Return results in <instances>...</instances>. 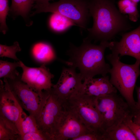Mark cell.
Returning <instances> with one entry per match:
<instances>
[{"instance_id":"19","label":"cell","mask_w":140,"mask_h":140,"mask_svg":"<svg viewBox=\"0 0 140 140\" xmlns=\"http://www.w3.org/2000/svg\"><path fill=\"white\" fill-rule=\"evenodd\" d=\"M18 67H20L19 61L12 62L0 60V78H8L11 81L17 80L19 74L16 69Z\"/></svg>"},{"instance_id":"16","label":"cell","mask_w":140,"mask_h":140,"mask_svg":"<svg viewBox=\"0 0 140 140\" xmlns=\"http://www.w3.org/2000/svg\"><path fill=\"white\" fill-rule=\"evenodd\" d=\"M32 53L36 60L45 64L52 61L56 58L52 47L46 43H39L35 44L33 47Z\"/></svg>"},{"instance_id":"14","label":"cell","mask_w":140,"mask_h":140,"mask_svg":"<svg viewBox=\"0 0 140 140\" xmlns=\"http://www.w3.org/2000/svg\"><path fill=\"white\" fill-rule=\"evenodd\" d=\"M79 91L96 98L117 93L116 88L111 84L107 75L98 78H89L83 80Z\"/></svg>"},{"instance_id":"28","label":"cell","mask_w":140,"mask_h":140,"mask_svg":"<svg viewBox=\"0 0 140 140\" xmlns=\"http://www.w3.org/2000/svg\"><path fill=\"white\" fill-rule=\"evenodd\" d=\"M135 87L137 94V101L136 102L135 105L132 111L140 112V86H136Z\"/></svg>"},{"instance_id":"30","label":"cell","mask_w":140,"mask_h":140,"mask_svg":"<svg viewBox=\"0 0 140 140\" xmlns=\"http://www.w3.org/2000/svg\"><path fill=\"white\" fill-rule=\"evenodd\" d=\"M34 2L36 3H41L44 2H48L51 0H34Z\"/></svg>"},{"instance_id":"8","label":"cell","mask_w":140,"mask_h":140,"mask_svg":"<svg viewBox=\"0 0 140 140\" xmlns=\"http://www.w3.org/2000/svg\"><path fill=\"white\" fill-rule=\"evenodd\" d=\"M64 109L63 103L51 90L41 114L36 120L39 130L48 136L50 140H53Z\"/></svg>"},{"instance_id":"7","label":"cell","mask_w":140,"mask_h":140,"mask_svg":"<svg viewBox=\"0 0 140 140\" xmlns=\"http://www.w3.org/2000/svg\"><path fill=\"white\" fill-rule=\"evenodd\" d=\"M8 82L11 89L23 108L37 120L41 114L50 91L38 93L20 80H10Z\"/></svg>"},{"instance_id":"25","label":"cell","mask_w":140,"mask_h":140,"mask_svg":"<svg viewBox=\"0 0 140 140\" xmlns=\"http://www.w3.org/2000/svg\"><path fill=\"white\" fill-rule=\"evenodd\" d=\"M133 114H130L126 117L123 122L129 128L138 140H140V125L133 121Z\"/></svg>"},{"instance_id":"23","label":"cell","mask_w":140,"mask_h":140,"mask_svg":"<svg viewBox=\"0 0 140 140\" xmlns=\"http://www.w3.org/2000/svg\"><path fill=\"white\" fill-rule=\"evenodd\" d=\"M21 50V49L17 41L15 42L13 45L10 46L0 44V57H8L17 61H19L16 54L17 52Z\"/></svg>"},{"instance_id":"3","label":"cell","mask_w":140,"mask_h":140,"mask_svg":"<svg viewBox=\"0 0 140 140\" xmlns=\"http://www.w3.org/2000/svg\"><path fill=\"white\" fill-rule=\"evenodd\" d=\"M106 58L112 66L109 73L110 82L133 109L136 103L133 92L137 79L140 75V61L136 60L134 64L131 65L124 63L120 60L119 55L113 52Z\"/></svg>"},{"instance_id":"5","label":"cell","mask_w":140,"mask_h":140,"mask_svg":"<svg viewBox=\"0 0 140 140\" xmlns=\"http://www.w3.org/2000/svg\"><path fill=\"white\" fill-rule=\"evenodd\" d=\"M33 7L36 10L31 15L43 12L61 14L79 26L81 33L87 29L91 17L87 0H59L52 3H36Z\"/></svg>"},{"instance_id":"24","label":"cell","mask_w":140,"mask_h":140,"mask_svg":"<svg viewBox=\"0 0 140 140\" xmlns=\"http://www.w3.org/2000/svg\"><path fill=\"white\" fill-rule=\"evenodd\" d=\"M10 10L8 0H0V29L1 31L4 34L8 30L6 19Z\"/></svg>"},{"instance_id":"17","label":"cell","mask_w":140,"mask_h":140,"mask_svg":"<svg viewBox=\"0 0 140 140\" xmlns=\"http://www.w3.org/2000/svg\"><path fill=\"white\" fill-rule=\"evenodd\" d=\"M19 132L12 122L0 115V140H20Z\"/></svg>"},{"instance_id":"26","label":"cell","mask_w":140,"mask_h":140,"mask_svg":"<svg viewBox=\"0 0 140 140\" xmlns=\"http://www.w3.org/2000/svg\"><path fill=\"white\" fill-rule=\"evenodd\" d=\"M20 140H50L49 138L40 131L25 134L20 137Z\"/></svg>"},{"instance_id":"12","label":"cell","mask_w":140,"mask_h":140,"mask_svg":"<svg viewBox=\"0 0 140 140\" xmlns=\"http://www.w3.org/2000/svg\"><path fill=\"white\" fill-rule=\"evenodd\" d=\"M23 72L20 80L35 91L42 93L51 90L53 85L51 79L54 77L44 64L39 67H27L19 60Z\"/></svg>"},{"instance_id":"10","label":"cell","mask_w":140,"mask_h":140,"mask_svg":"<svg viewBox=\"0 0 140 140\" xmlns=\"http://www.w3.org/2000/svg\"><path fill=\"white\" fill-rule=\"evenodd\" d=\"M82 80L81 74L76 72L75 68L64 67L58 82L53 85L51 91L64 104L80 90Z\"/></svg>"},{"instance_id":"9","label":"cell","mask_w":140,"mask_h":140,"mask_svg":"<svg viewBox=\"0 0 140 140\" xmlns=\"http://www.w3.org/2000/svg\"><path fill=\"white\" fill-rule=\"evenodd\" d=\"M3 81L0 80V115L13 123L20 134V121L24 111L7 79L4 78Z\"/></svg>"},{"instance_id":"15","label":"cell","mask_w":140,"mask_h":140,"mask_svg":"<svg viewBox=\"0 0 140 140\" xmlns=\"http://www.w3.org/2000/svg\"><path fill=\"white\" fill-rule=\"evenodd\" d=\"M103 136L104 140H138L123 121L107 128L104 132Z\"/></svg>"},{"instance_id":"31","label":"cell","mask_w":140,"mask_h":140,"mask_svg":"<svg viewBox=\"0 0 140 140\" xmlns=\"http://www.w3.org/2000/svg\"><path fill=\"white\" fill-rule=\"evenodd\" d=\"M131 0L137 3L139 2L140 1V0Z\"/></svg>"},{"instance_id":"11","label":"cell","mask_w":140,"mask_h":140,"mask_svg":"<svg viewBox=\"0 0 140 140\" xmlns=\"http://www.w3.org/2000/svg\"><path fill=\"white\" fill-rule=\"evenodd\" d=\"M64 108L53 140H73L90 131L74 112L68 109Z\"/></svg>"},{"instance_id":"18","label":"cell","mask_w":140,"mask_h":140,"mask_svg":"<svg viewBox=\"0 0 140 140\" xmlns=\"http://www.w3.org/2000/svg\"><path fill=\"white\" fill-rule=\"evenodd\" d=\"M49 22L51 29L59 32L64 31L72 26H77L69 19L57 13H53L50 18Z\"/></svg>"},{"instance_id":"21","label":"cell","mask_w":140,"mask_h":140,"mask_svg":"<svg viewBox=\"0 0 140 140\" xmlns=\"http://www.w3.org/2000/svg\"><path fill=\"white\" fill-rule=\"evenodd\" d=\"M10 10L13 14L26 18L33 6L34 0H11Z\"/></svg>"},{"instance_id":"2","label":"cell","mask_w":140,"mask_h":140,"mask_svg":"<svg viewBox=\"0 0 140 140\" xmlns=\"http://www.w3.org/2000/svg\"><path fill=\"white\" fill-rule=\"evenodd\" d=\"M91 41L86 38L79 46L71 44L67 52L69 58L66 63L79 70L83 80L97 75L106 76L111 68L104 58L105 50L109 48L110 42L102 41L96 45Z\"/></svg>"},{"instance_id":"22","label":"cell","mask_w":140,"mask_h":140,"mask_svg":"<svg viewBox=\"0 0 140 140\" xmlns=\"http://www.w3.org/2000/svg\"><path fill=\"white\" fill-rule=\"evenodd\" d=\"M20 125V137L25 134L40 131L36 119L30 115L28 116L24 112L22 115Z\"/></svg>"},{"instance_id":"20","label":"cell","mask_w":140,"mask_h":140,"mask_svg":"<svg viewBox=\"0 0 140 140\" xmlns=\"http://www.w3.org/2000/svg\"><path fill=\"white\" fill-rule=\"evenodd\" d=\"M137 4L131 0H120L118 2L117 5L121 13L128 15L130 20L136 22L139 16Z\"/></svg>"},{"instance_id":"27","label":"cell","mask_w":140,"mask_h":140,"mask_svg":"<svg viewBox=\"0 0 140 140\" xmlns=\"http://www.w3.org/2000/svg\"><path fill=\"white\" fill-rule=\"evenodd\" d=\"M73 140H104V139L103 135L89 131Z\"/></svg>"},{"instance_id":"6","label":"cell","mask_w":140,"mask_h":140,"mask_svg":"<svg viewBox=\"0 0 140 140\" xmlns=\"http://www.w3.org/2000/svg\"><path fill=\"white\" fill-rule=\"evenodd\" d=\"M117 93L97 98V107L103 119L104 132L108 128L121 123L126 117L132 114L127 102Z\"/></svg>"},{"instance_id":"4","label":"cell","mask_w":140,"mask_h":140,"mask_svg":"<svg viewBox=\"0 0 140 140\" xmlns=\"http://www.w3.org/2000/svg\"><path fill=\"white\" fill-rule=\"evenodd\" d=\"M63 105L74 112L89 131L104 134L103 120L98 108L97 98L79 91L72 95Z\"/></svg>"},{"instance_id":"29","label":"cell","mask_w":140,"mask_h":140,"mask_svg":"<svg viewBox=\"0 0 140 140\" xmlns=\"http://www.w3.org/2000/svg\"><path fill=\"white\" fill-rule=\"evenodd\" d=\"M133 121L140 125V112L134 111L132 112Z\"/></svg>"},{"instance_id":"1","label":"cell","mask_w":140,"mask_h":140,"mask_svg":"<svg viewBox=\"0 0 140 140\" xmlns=\"http://www.w3.org/2000/svg\"><path fill=\"white\" fill-rule=\"evenodd\" d=\"M87 0L89 13L93 20L92 27L87 29L88 39L108 41L131 28L128 16L120 13L114 0Z\"/></svg>"},{"instance_id":"13","label":"cell","mask_w":140,"mask_h":140,"mask_svg":"<svg viewBox=\"0 0 140 140\" xmlns=\"http://www.w3.org/2000/svg\"><path fill=\"white\" fill-rule=\"evenodd\" d=\"M119 41L110 42L109 48L119 57L129 55L140 61V25L135 29L121 34Z\"/></svg>"}]
</instances>
